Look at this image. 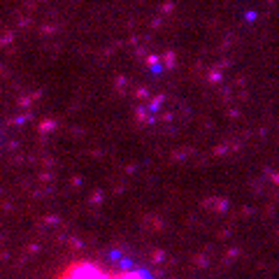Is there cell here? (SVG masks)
<instances>
[{"mask_svg":"<svg viewBox=\"0 0 279 279\" xmlns=\"http://www.w3.org/2000/svg\"><path fill=\"white\" fill-rule=\"evenodd\" d=\"M56 279H151L144 270H110L96 261H72L56 275Z\"/></svg>","mask_w":279,"mask_h":279,"instance_id":"obj_1","label":"cell"}]
</instances>
